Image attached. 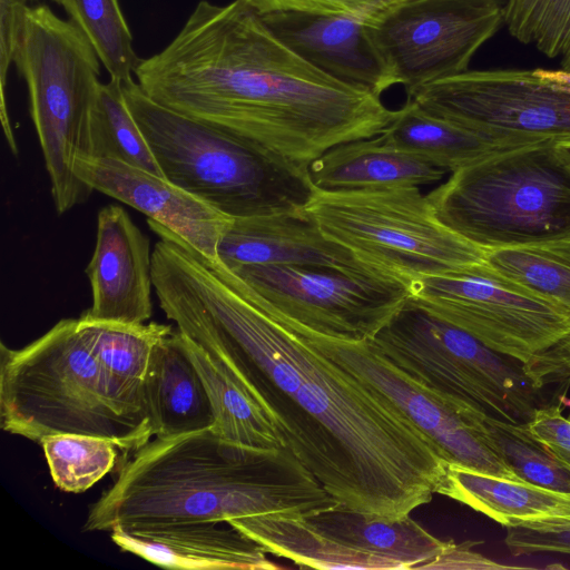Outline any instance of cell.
<instances>
[{
    "label": "cell",
    "mask_w": 570,
    "mask_h": 570,
    "mask_svg": "<svg viewBox=\"0 0 570 570\" xmlns=\"http://www.w3.org/2000/svg\"><path fill=\"white\" fill-rule=\"evenodd\" d=\"M75 174L98 190L157 222L203 256L218 261L217 247L233 218L165 177L112 158L80 157Z\"/></svg>",
    "instance_id": "cell-16"
},
{
    "label": "cell",
    "mask_w": 570,
    "mask_h": 570,
    "mask_svg": "<svg viewBox=\"0 0 570 570\" xmlns=\"http://www.w3.org/2000/svg\"><path fill=\"white\" fill-rule=\"evenodd\" d=\"M79 324L111 395L148 423L144 406L145 381L156 345L173 333V326L157 322L98 325L79 321Z\"/></svg>",
    "instance_id": "cell-24"
},
{
    "label": "cell",
    "mask_w": 570,
    "mask_h": 570,
    "mask_svg": "<svg viewBox=\"0 0 570 570\" xmlns=\"http://www.w3.org/2000/svg\"><path fill=\"white\" fill-rule=\"evenodd\" d=\"M309 176L323 190L422 186L440 181L444 169L386 142L381 135L340 144L313 160Z\"/></svg>",
    "instance_id": "cell-21"
},
{
    "label": "cell",
    "mask_w": 570,
    "mask_h": 570,
    "mask_svg": "<svg viewBox=\"0 0 570 570\" xmlns=\"http://www.w3.org/2000/svg\"><path fill=\"white\" fill-rule=\"evenodd\" d=\"M502 527L570 521V493L448 464L439 490Z\"/></svg>",
    "instance_id": "cell-22"
},
{
    "label": "cell",
    "mask_w": 570,
    "mask_h": 570,
    "mask_svg": "<svg viewBox=\"0 0 570 570\" xmlns=\"http://www.w3.org/2000/svg\"><path fill=\"white\" fill-rule=\"evenodd\" d=\"M503 16L499 0H402L366 23L399 85L407 90L469 70Z\"/></svg>",
    "instance_id": "cell-14"
},
{
    "label": "cell",
    "mask_w": 570,
    "mask_h": 570,
    "mask_svg": "<svg viewBox=\"0 0 570 570\" xmlns=\"http://www.w3.org/2000/svg\"><path fill=\"white\" fill-rule=\"evenodd\" d=\"M258 306L309 333L341 341H371L411 296L393 278L297 265L229 268Z\"/></svg>",
    "instance_id": "cell-11"
},
{
    "label": "cell",
    "mask_w": 570,
    "mask_h": 570,
    "mask_svg": "<svg viewBox=\"0 0 570 570\" xmlns=\"http://www.w3.org/2000/svg\"><path fill=\"white\" fill-rule=\"evenodd\" d=\"M381 136L395 148L451 173L515 147L432 115L409 98Z\"/></svg>",
    "instance_id": "cell-25"
},
{
    "label": "cell",
    "mask_w": 570,
    "mask_h": 570,
    "mask_svg": "<svg viewBox=\"0 0 570 570\" xmlns=\"http://www.w3.org/2000/svg\"><path fill=\"white\" fill-rule=\"evenodd\" d=\"M485 262L507 278L570 311V236L488 249Z\"/></svg>",
    "instance_id": "cell-28"
},
{
    "label": "cell",
    "mask_w": 570,
    "mask_h": 570,
    "mask_svg": "<svg viewBox=\"0 0 570 570\" xmlns=\"http://www.w3.org/2000/svg\"><path fill=\"white\" fill-rule=\"evenodd\" d=\"M12 45V63L28 87L30 117L61 215L94 191L77 177L75 164L91 155L90 121L101 62L76 24L47 4L21 3Z\"/></svg>",
    "instance_id": "cell-6"
},
{
    "label": "cell",
    "mask_w": 570,
    "mask_h": 570,
    "mask_svg": "<svg viewBox=\"0 0 570 570\" xmlns=\"http://www.w3.org/2000/svg\"><path fill=\"white\" fill-rule=\"evenodd\" d=\"M135 78L154 101L304 167L381 135L396 115L381 96L304 60L243 0L199 1L161 51L139 60Z\"/></svg>",
    "instance_id": "cell-2"
},
{
    "label": "cell",
    "mask_w": 570,
    "mask_h": 570,
    "mask_svg": "<svg viewBox=\"0 0 570 570\" xmlns=\"http://www.w3.org/2000/svg\"><path fill=\"white\" fill-rule=\"evenodd\" d=\"M475 542L455 543L450 541L444 551L432 562L429 569H510L494 562L473 550Z\"/></svg>",
    "instance_id": "cell-37"
},
{
    "label": "cell",
    "mask_w": 570,
    "mask_h": 570,
    "mask_svg": "<svg viewBox=\"0 0 570 570\" xmlns=\"http://www.w3.org/2000/svg\"><path fill=\"white\" fill-rule=\"evenodd\" d=\"M428 197L442 224L484 249L570 236V168L553 141L476 160Z\"/></svg>",
    "instance_id": "cell-7"
},
{
    "label": "cell",
    "mask_w": 570,
    "mask_h": 570,
    "mask_svg": "<svg viewBox=\"0 0 570 570\" xmlns=\"http://www.w3.org/2000/svg\"><path fill=\"white\" fill-rule=\"evenodd\" d=\"M484 422L504 461L519 479L570 493V470L533 436L528 424L488 415Z\"/></svg>",
    "instance_id": "cell-32"
},
{
    "label": "cell",
    "mask_w": 570,
    "mask_h": 570,
    "mask_svg": "<svg viewBox=\"0 0 570 570\" xmlns=\"http://www.w3.org/2000/svg\"><path fill=\"white\" fill-rule=\"evenodd\" d=\"M177 330L263 407L338 509L396 520L431 502L448 461L386 396L253 302L232 271L173 236L153 253Z\"/></svg>",
    "instance_id": "cell-1"
},
{
    "label": "cell",
    "mask_w": 570,
    "mask_h": 570,
    "mask_svg": "<svg viewBox=\"0 0 570 570\" xmlns=\"http://www.w3.org/2000/svg\"><path fill=\"white\" fill-rule=\"evenodd\" d=\"M184 336L186 351L196 366L208 394L218 438L256 450L286 448L274 422L227 371L200 346Z\"/></svg>",
    "instance_id": "cell-27"
},
{
    "label": "cell",
    "mask_w": 570,
    "mask_h": 570,
    "mask_svg": "<svg viewBox=\"0 0 570 570\" xmlns=\"http://www.w3.org/2000/svg\"><path fill=\"white\" fill-rule=\"evenodd\" d=\"M217 256L228 268L297 265L392 278L325 236L305 209L233 219L218 244Z\"/></svg>",
    "instance_id": "cell-18"
},
{
    "label": "cell",
    "mask_w": 570,
    "mask_h": 570,
    "mask_svg": "<svg viewBox=\"0 0 570 570\" xmlns=\"http://www.w3.org/2000/svg\"><path fill=\"white\" fill-rule=\"evenodd\" d=\"M528 428L570 470V420L563 416L560 404L540 406Z\"/></svg>",
    "instance_id": "cell-36"
},
{
    "label": "cell",
    "mask_w": 570,
    "mask_h": 570,
    "mask_svg": "<svg viewBox=\"0 0 570 570\" xmlns=\"http://www.w3.org/2000/svg\"><path fill=\"white\" fill-rule=\"evenodd\" d=\"M568 419L570 420V414H569Z\"/></svg>",
    "instance_id": "cell-42"
},
{
    "label": "cell",
    "mask_w": 570,
    "mask_h": 570,
    "mask_svg": "<svg viewBox=\"0 0 570 570\" xmlns=\"http://www.w3.org/2000/svg\"><path fill=\"white\" fill-rule=\"evenodd\" d=\"M112 542L125 552L167 569L274 570L267 551L228 521L136 529L115 528Z\"/></svg>",
    "instance_id": "cell-19"
},
{
    "label": "cell",
    "mask_w": 570,
    "mask_h": 570,
    "mask_svg": "<svg viewBox=\"0 0 570 570\" xmlns=\"http://www.w3.org/2000/svg\"><path fill=\"white\" fill-rule=\"evenodd\" d=\"M503 23L510 35L549 58L570 52V0H507Z\"/></svg>",
    "instance_id": "cell-33"
},
{
    "label": "cell",
    "mask_w": 570,
    "mask_h": 570,
    "mask_svg": "<svg viewBox=\"0 0 570 570\" xmlns=\"http://www.w3.org/2000/svg\"><path fill=\"white\" fill-rule=\"evenodd\" d=\"M561 68L570 70V52L561 58Z\"/></svg>",
    "instance_id": "cell-40"
},
{
    "label": "cell",
    "mask_w": 570,
    "mask_h": 570,
    "mask_svg": "<svg viewBox=\"0 0 570 570\" xmlns=\"http://www.w3.org/2000/svg\"><path fill=\"white\" fill-rule=\"evenodd\" d=\"M259 14L306 12L342 14L368 21L402 0H243Z\"/></svg>",
    "instance_id": "cell-34"
},
{
    "label": "cell",
    "mask_w": 570,
    "mask_h": 570,
    "mask_svg": "<svg viewBox=\"0 0 570 570\" xmlns=\"http://www.w3.org/2000/svg\"><path fill=\"white\" fill-rule=\"evenodd\" d=\"M228 522L268 553L288 559L301 568L401 570L393 561L350 547L318 528L305 514L277 512Z\"/></svg>",
    "instance_id": "cell-23"
},
{
    "label": "cell",
    "mask_w": 570,
    "mask_h": 570,
    "mask_svg": "<svg viewBox=\"0 0 570 570\" xmlns=\"http://www.w3.org/2000/svg\"><path fill=\"white\" fill-rule=\"evenodd\" d=\"M305 212L330 239L410 287L422 276L485 262L488 249L442 224L419 186L315 188Z\"/></svg>",
    "instance_id": "cell-9"
},
{
    "label": "cell",
    "mask_w": 570,
    "mask_h": 570,
    "mask_svg": "<svg viewBox=\"0 0 570 570\" xmlns=\"http://www.w3.org/2000/svg\"><path fill=\"white\" fill-rule=\"evenodd\" d=\"M533 72L548 81L557 82L560 85L569 86L570 87V70L566 69H543V68H535L533 69Z\"/></svg>",
    "instance_id": "cell-38"
},
{
    "label": "cell",
    "mask_w": 570,
    "mask_h": 570,
    "mask_svg": "<svg viewBox=\"0 0 570 570\" xmlns=\"http://www.w3.org/2000/svg\"><path fill=\"white\" fill-rule=\"evenodd\" d=\"M21 1L27 2L28 0H21Z\"/></svg>",
    "instance_id": "cell-41"
},
{
    "label": "cell",
    "mask_w": 570,
    "mask_h": 570,
    "mask_svg": "<svg viewBox=\"0 0 570 570\" xmlns=\"http://www.w3.org/2000/svg\"><path fill=\"white\" fill-rule=\"evenodd\" d=\"M51 479L65 492L81 493L108 474L116 464L117 444L87 434H56L41 440Z\"/></svg>",
    "instance_id": "cell-31"
},
{
    "label": "cell",
    "mask_w": 570,
    "mask_h": 570,
    "mask_svg": "<svg viewBox=\"0 0 570 570\" xmlns=\"http://www.w3.org/2000/svg\"><path fill=\"white\" fill-rule=\"evenodd\" d=\"M370 342L409 375L488 416L528 424L541 406V389L519 362L434 316L410 297Z\"/></svg>",
    "instance_id": "cell-10"
},
{
    "label": "cell",
    "mask_w": 570,
    "mask_h": 570,
    "mask_svg": "<svg viewBox=\"0 0 570 570\" xmlns=\"http://www.w3.org/2000/svg\"><path fill=\"white\" fill-rule=\"evenodd\" d=\"M122 86L167 180L233 219L305 209L308 167L154 101L134 79Z\"/></svg>",
    "instance_id": "cell-4"
},
{
    "label": "cell",
    "mask_w": 570,
    "mask_h": 570,
    "mask_svg": "<svg viewBox=\"0 0 570 570\" xmlns=\"http://www.w3.org/2000/svg\"><path fill=\"white\" fill-rule=\"evenodd\" d=\"M89 41L110 79L129 81L140 58L119 0H52Z\"/></svg>",
    "instance_id": "cell-30"
},
{
    "label": "cell",
    "mask_w": 570,
    "mask_h": 570,
    "mask_svg": "<svg viewBox=\"0 0 570 570\" xmlns=\"http://www.w3.org/2000/svg\"><path fill=\"white\" fill-rule=\"evenodd\" d=\"M151 257L148 237L119 206L98 213L92 257L86 268L92 304L85 324L139 325L153 315Z\"/></svg>",
    "instance_id": "cell-15"
},
{
    "label": "cell",
    "mask_w": 570,
    "mask_h": 570,
    "mask_svg": "<svg viewBox=\"0 0 570 570\" xmlns=\"http://www.w3.org/2000/svg\"><path fill=\"white\" fill-rule=\"evenodd\" d=\"M90 139V157L117 159L163 176L128 108L122 82L115 79L100 82L91 112Z\"/></svg>",
    "instance_id": "cell-29"
},
{
    "label": "cell",
    "mask_w": 570,
    "mask_h": 570,
    "mask_svg": "<svg viewBox=\"0 0 570 570\" xmlns=\"http://www.w3.org/2000/svg\"><path fill=\"white\" fill-rule=\"evenodd\" d=\"M338 509L287 449L256 450L210 430L155 438L134 451L91 505L82 531L220 522Z\"/></svg>",
    "instance_id": "cell-3"
},
{
    "label": "cell",
    "mask_w": 570,
    "mask_h": 570,
    "mask_svg": "<svg viewBox=\"0 0 570 570\" xmlns=\"http://www.w3.org/2000/svg\"><path fill=\"white\" fill-rule=\"evenodd\" d=\"M261 16L282 42L333 78L377 96L399 85L366 21L351 16L293 11Z\"/></svg>",
    "instance_id": "cell-17"
},
{
    "label": "cell",
    "mask_w": 570,
    "mask_h": 570,
    "mask_svg": "<svg viewBox=\"0 0 570 570\" xmlns=\"http://www.w3.org/2000/svg\"><path fill=\"white\" fill-rule=\"evenodd\" d=\"M410 298L519 362L539 389L570 380V311L487 262L422 276L411 284Z\"/></svg>",
    "instance_id": "cell-8"
},
{
    "label": "cell",
    "mask_w": 570,
    "mask_h": 570,
    "mask_svg": "<svg viewBox=\"0 0 570 570\" xmlns=\"http://www.w3.org/2000/svg\"><path fill=\"white\" fill-rule=\"evenodd\" d=\"M331 535L401 569H429L450 541L428 532L410 514L396 520H371L361 513L332 509L308 515Z\"/></svg>",
    "instance_id": "cell-26"
},
{
    "label": "cell",
    "mask_w": 570,
    "mask_h": 570,
    "mask_svg": "<svg viewBox=\"0 0 570 570\" xmlns=\"http://www.w3.org/2000/svg\"><path fill=\"white\" fill-rule=\"evenodd\" d=\"M432 115L511 146L570 140V87L533 70H466L406 90Z\"/></svg>",
    "instance_id": "cell-12"
},
{
    "label": "cell",
    "mask_w": 570,
    "mask_h": 570,
    "mask_svg": "<svg viewBox=\"0 0 570 570\" xmlns=\"http://www.w3.org/2000/svg\"><path fill=\"white\" fill-rule=\"evenodd\" d=\"M0 425L37 442L56 434L106 438L135 451L149 424L110 393L78 318H63L19 350L0 347Z\"/></svg>",
    "instance_id": "cell-5"
},
{
    "label": "cell",
    "mask_w": 570,
    "mask_h": 570,
    "mask_svg": "<svg viewBox=\"0 0 570 570\" xmlns=\"http://www.w3.org/2000/svg\"><path fill=\"white\" fill-rule=\"evenodd\" d=\"M145 413L155 438L209 430L214 415L205 384L177 331L155 347L144 386Z\"/></svg>",
    "instance_id": "cell-20"
},
{
    "label": "cell",
    "mask_w": 570,
    "mask_h": 570,
    "mask_svg": "<svg viewBox=\"0 0 570 570\" xmlns=\"http://www.w3.org/2000/svg\"><path fill=\"white\" fill-rule=\"evenodd\" d=\"M292 327L322 353L386 396L440 449L449 464L519 479L492 439L484 422L487 414L409 375L370 341L334 340Z\"/></svg>",
    "instance_id": "cell-13"
},
{
    "label": "cell",
    "mask_w": 570,
    "mask_h": 570,
    "mask_svg": "<svg viewBox=\"0 0 570 570\" xmlns=\"http://www.w3.org/2000/svg\"><path fill=\"white\" fill-rule=\"evenodd\" d=\"M554 148L561 160L570 168V140L554 142Z\"/></svg>",
    "instance_id": "cell-39"
},
{
    "label": "cell",
    "mask_w": 570,
    "mask_h": 570,
    "mask_svg": "<svg viewBox=\"0 0 570 570\" xmlns=\"http://www.w3.org/2000/svg\"><path fill=\"white\" fill-rule=\"evenodd\" d=\"M513 554L554 552L570 556V521H546L508 528L504 540Z\"/></svg>",
    "instance_id": "cell-35"
}]
</instances>
